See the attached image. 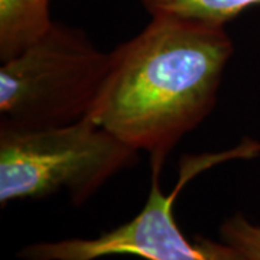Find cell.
Segmentation results:
<instances>
[{"label": "cell", "mask_w": 260, "mask_h": 260, "mask_svg": "<svg viewBox=\"0 0 260 260\" xmlns=\"http://www.w3.org/2000/svg\"><path fill=\"white\" fill-rule=\"evenodd\" d=\"M158 169L143 208L127 223L94 239H64L29 244L19 251L23 260H97L114 254H132L145 260H246L225 242L197 236L189 242L174 217V203L192 172H182L171 194L160 189Z\"/></svg>", "instance_id": "obj_4"}, {"label": "cell", "mask_w": 260, "mask_h": 260, "mask_svg": "<svg viewBox=\"0 0 260 260\" xmlns=\"http://www.w3.org/2000/svg\"><path fill=\"white\" fill-rule=\"evenodd\" d=\"M223 242L229 243L246 260H260V225L243 214L229 217L220 227Z\"/></svg>", "instance_id": "obj_7"}, {"label": "cell", "mask_w": 260, "mask_h": 260, "mask_svg": "<svg viewBox=\"0 0 260 260\" xmlns=\"http://www.w3.org/2000/svg\"><path fill=\"white\" fill-rule=\"evenodd\" d=\"M234 52L224 26L155 16L110 52L88 119L164 165L186 133L213 112Z\"/></svg>", "instance_id": "obj_1"}, {"label": "cell", "mask_w": 260, "mask_h": 260, "mask_svg": "<svg viewBox=\"0 0 260 260\" xmlns=\"http://www.w3.org/2000/svg\"><path fill=\"white\" fill-rule=\"evenodd\" d=\"M52 26L49 0H0V61L20 55Z\"/></svg>", "instance_id": "obj_5"}, {"label": "cell", "mask_w": 260, "mask_h": 260, "mask_svg": "<svg viewBox=\"0 0 260 260\" xmlns=\"http://www.w3.org/2000/svg\"><path fill=\"white\" fill-rule=\"evenodd\" d=\"M138 155L88 117L44 129L0 126V204L64 189L83 204Z\"/></svg>", "instance_id": "obj_2"}, {"label": "cell", "mask_w": 260, "mask_h": 260, "mask_svg": "<svg viewBox=\"0 0 260 260\" xmlns=\"http://www.w3.org/2000/svg\"><path fill=\"white\" fill-rule=\"evenodd\" d=\"M142 5L152 18L167 16L225 26L246 9L260 5V0H142Z\"/></svg>", "instance_id": "obj_6"}, {"label": "cell", "mask_w": 260, "mask_h": 260, "mask_svg": "<svg viewBox=\"0 0 260 260\" xmlns=\"http://www.w3.org/2000/svg\"><path fill=\"white\" fill-rule=\"evenodd\" d=\"M110 52L81 29L54 23L35 45L0 67V126L44 129L88 116Z\"/></svg>", "instance_id": "obj_3"}]
</instances>
